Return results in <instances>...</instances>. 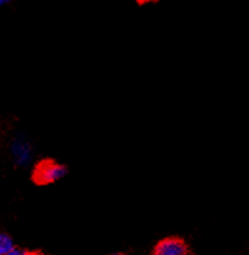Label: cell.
Wrapping results in <instances>:
<instances>
[{
	"instance_id": "5b68a950",
	"label": "cell",
	"mask_w": 249,
	"mask_h": 255,
	"mask_svg": "<svg viewBox=\"0 0 249 255\" xmlns=\"http://www.w3.org/2000/svg\"><path fill=\"white\" fill-rule=\"evenodd\" d=\"M3 255H26V250H21L19 248H11L10 250L4 253Z\"/></svg>"
},
{
	"instance_id": "52a82bcc",
	"label": "cell",
	"mask_w": 249,
	"mask_h": 255,
	"mask_svg": "<svg viewBox=\"0 0 249 255\" xmlns=\"http://www.w3.org/2000/svg\"><path fill=\"white\" fill-rule=\"evenodd\" d=\"M9 1H10V0H0V6L4 5V4H6V3H9Z\"/></svg>"
},
{
	"instance_id": "277c9868",
	"label": "cell",
	"mask_w": 249,
	"mask_h": 255,
	"mask_svg": "<svg viewBox=\"0 0 249 255\" xmlns=\"http://www.w3.org/2000/svg\"><path fill=\"white\" fill-rule=\"evenodd\" d=\"M11 248H14V245L10 238L5 234H0V250H1V253L4 254L8 250H10Z\"/></svg>"
},
{
	"instance_id": "7a4b0ae2",
	"label": "cell",
	"mask_w": 249,
	"mask_h": 255,
	"mask_svg": "<svg viewBox=\"0 0 249 255\" xmlns=\"http://www.w3.org/2000/svg\"><path fill=\"white\" fill-rule=\"evenodd\" d=\"M153 255H191L189 247L182 238L168 237L159 240L153 248Z\"/></svg>"
},
{
	"instance_id": "8992f818",
	"label": "cell",
	"mask_w": 249,
	"mask_h": 255,
	"mask_svg": "<svg viewBox=\"0 0 249 255\" xmlns=\"http://www.w3.org/2000/svg\"><path fill=\"white\" fill-rule=\"evenodd\" d=\"M26 255H44L39 252H26Z\"/></svg>"
},
{
	"instance_id": "ba28073f",
	"label": "cell",
	"mask_w": 249,
	"mask_h": 255,
	"mask_svg": "<svg viewBox=\"0 0 249 255\" xmlns=\"http://www.w3.org/2000/svg\"><path fill=\"white\" fill-rule=\"evenodd\" d=\"M112 255H124L123 253H115V254H112Z\"/></svg>"
},
{
	"instance_id": "6da1fadb",
	"label": "cell",
	"mask_w": 249,
	"mask_h": 255,
	"mask_svg": "<svg viewBox=\"0 0 249 255\" xmlns=\"http://www.w3.org/2000/svg\"><path fill=\"white\" fill-rule=\"evenodd\" d=\"M66 174L65 166L51 160H43L35 166L33 171V178L36 184L46 185L60 180Z\"/></svg>"
},
{
	"instance_id": "3957f363",
	"label": "cell",
	"mask_w": 249,
	"mask_h": 255,
	"mask_svg": "<svg viewBox=\"0 0 249 255\" xmlns=\"http://www.w3.org/2000/svg\"><path fill=\"white\" fill-rule=\"evenodd\" d=\"M11 153H13L14 159L19 165H25L31 159V146L26 140L16 139L11 144Z\"/></svg>"
},
{
	"instance_id": "9c48e42d",
	"label": "cell",
	"mask_w": 249,
	"mask_h": 255,
	"mask_svg": "<svg viewBox=\"0 0 249 255\" xmlns=\"http://www.w3.org/2000/svg\"><path fill=\"white\" fill-rule=\"evenodd\" d=\"M0 255H3V253H1V250H0Z\"/></svg>"
}]
</instances>
